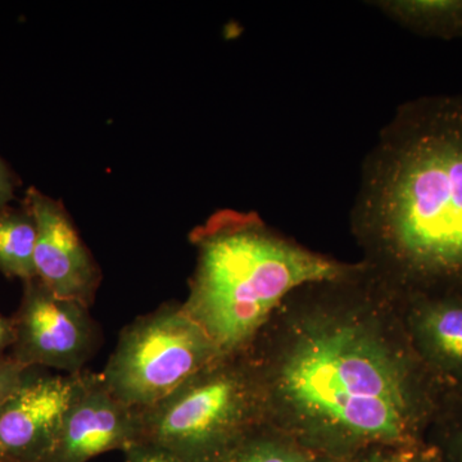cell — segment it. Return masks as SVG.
Segmentation results:
<instances>
[{
    "label": "cell",
    "instance_id": "cell-19",
    "mask_svg": "<svg viewBox=\"0 0 462 462\" xmlns=\"http://www.w3.org/2000/svg\"><path fill=\"white\" fill-rule=\"evenodd\" d=\"M16 340L14 319L0 314V358L5 357L7 349H12Z\"/></svg>",
    "mask_w": 462,
    "mask_h": 462
},
{
    "label": "cell",
    "instance_id": "cell-5",
    "mask_svg": "<svg viewBox=\"0 0 462 462\" xmlns=\"http://www.w3.org/2000/svg\"><path fill=\"white\" fill-rule=\"evenodd\" d=\"M220 356L182 306L171 303L125 328L100 376L121 402L143 412Z\"/></svg>",
    "mask_w": 462,
    "mask_h": 462
},
{
    "label": "cell",
    "instance_id": "cell-1",
    "mask_svg": "<svg viewBox=\"0 0 462 462\" xmlns=\"http://www.w3.org/2000/svg\"><path fill=\"white\" fill-rule=\"evenodd\" d=\"M243 351L264 424L316 456L424 442L445 403L407 334L402 297L365 263L297 289Z\"/></svg>",
    "mask_w": 462,
    "mask_h": 462
},
{
    "label": "cell",
    "instance_id": "cell-12",
    "mask_svg": "<svg viewBox=\"0 0 462 462\" xmlns=\"http://www.w3.org/2000/svg\"><path fill=\"white\" fill-rule=\"evenodd\" d=\"M35 220L27 207L0 208V273L23 282L35 279Z\"/></svg>",
    "mask_w": 462,
    "mask_h": 462
},
{
    "label": "cell",
    "instance_id": "cell-15",
    "mask_svg": "<svg viewBox=\"0 0 462 462\" xmlns=\"http://www.w3.org/2000/svg\"><path fill=\"white\" fill-rule=\"evenodd\" d=\"M343 462H443L430 439L403 445H378L365 448Z\"/></svg>",
    "mask_w": 462,
    "mask_h": 462
},
{
    "label": "cell",
    "instance_id": "cell-17",
    "mask_svg": "<svg viewBox=\"0 0 462 462\" xmlns=\"http://www.w3.org/2000/svg\"><path fill=\"white\" fill-rule=\"evenodd\" d=\"M125 462H185L162 447L148 442H136L124 451Z\"/></svg>",
    "mask_w": 462,
    "mask_h": 462
},
{
    "label": "cell",
    "instance_id": "cell-13",
    "mask_svg": "<svg viewBox=\"0 0 462 462\" xmlns=\"http://www.w3.org/2000/svg\"><path fill=\"white\" fill-rule=\"evenodd\" d=\"M315 456L285 434L263 424L214 462H309Z\"/></svg>",
    "mask_w": 462,
    "mask_h": 462
},
{
    "label": "cell",
    "instance_id": "cell-10",
    "mask_svg": "<svg viewBox=\"0 0 462 462\" xmlns=\"http://www.w3.org/2000/svg\"><path fill=\"white\" fill-rule=\"evenodd\" d=\"M404 327L445 401L462 397V294H401Z\"/></svg>",
    "mask_w": 462,
    "mask_h": 462
},
{
    "label": "cell",
    "instance_id": "cell-8",
    "mask_svg": "<svg viewBox=\"0 0 462 462\" xmlns=\"http://www.w3.org/2000/svg\"><path fill=\"white\" fill-rule=\"evenodd\" d=\"M23 205L36 225V278L54 296L90 309L99 287L100 272L66 209L33 188L27 190Z\"/></svg>",
    "mask_w": 462,
    "mask_h": 462
},
{
    "label": "cell",
    "instance_id": "cell-14",
    "mask_svg": "<svg viewBox=\"0 0 462 462\" xmlns=\"http://www.w3.org/2000/svg\"><path fill=\"white\" fill-rule=\"evenodd\" d=\"M428 439L443 462H462V397L445 401Z\"/></svg>",
    "mask_w": 462,
    "mask_h": 462
},
{
    "label": "cell",
    "instance_id": "cell-4",
    "mask_svg": "<svg viewBox=\"0 0 462 462\" xmlns=\"http://www.w3.org/2000/svg\"><path fill=\"white\" fill-rule=\"evenodd\" d=\"M139 418V442L162 447L185 462H214L264 424L260 389L245 351L216 358Z\"/></svg>",
    "mask_w": 462,
    "mask_h": 462
},
{
    "label": "cell",
    "instance_id": "cell-20",
    "mask_svg": "<svg viewBox=\"0 0 462 462\" xmlns=\"http://www.w3.org/2000/svg\"><path fill=\"white\" fill-rule=\"evenodd\" d=\"M309 462H343L338 460H334V458L329 457H324V456H315L312 460H310Z\"/></svg>",
    "mask_w": 462,
    "mask_h": 462
},
{
    "label": "cell",
    "instance_id": "cell-2",
    "mask_svg": "<svg viewBox=\"0 0 462 462\" xmlns=\"http://www.w3.org/2000/svg\"><path fill=\"white\" fill-rule=\"evenodd\" d=\"M364 263L401 294H462V96L409 100L365 160Z\"/></svg>",
    "mask_w": 462,
    "mask_h": 462
},
{
    "label": "cell",
    "instance_id": "cell-11",
    "mask_svg": "<svg viewBox=\"0 0 462 462\" xmlns=\"http://www.w3.org/2000/svg\"><path fill=\"white\" fill-rule=\"evenodd\" d=\"M372 5L416 35L462 39V0H382Z\"/></svg>",
    "mask_w": 462,
    "mask_h": 462
},
{
    "label": "cell",
    "instance_id": "cell-6",
    "mask_svg": "<svg viewBox=\"0 0 462 462\" xmlns=\"http://www.w3.org/2000/svg\"><path fill=\"white\" fill-rule=\"evenodd\" d=\"M12 319L16 340L8 356L26 369L83 373L98 345L89 309L54 296L38 278L23 282V300Z\"/></svg>",
    "mask_w": 462,
    "mask_h": 462
},
{
    "label": "cell",
    "instance_id": "cell-9",
    "mask_svg": "<svg viewBox=\"0 0 462 462\" xmlns=\"http://www.w3.org/2000/svg\"><path fill=\"white\" fill-rule=\"evenodd\" d=\"M141 439L139 412L114 396L100 374L84 372L51 462H88Z\"/></svg>",
    "mask_w": 462,
    "mask_h": 462
},
{
    "label": "cell",
    "instance_id": "cell-18",
    "mask_svg": "<svg viewBox=\"0 0 462 462\" xmlns=\"http://www.w3.org/2000/svg\"><path fill=\"white\" fill-rule=\"evenodd\" d=\"M17 181L7 163L0 158V208L9 206L14 199Z\"/></svg>",
    "mask_w": 462,
    "mask_h": 462
},
{
    "label": "cell",
    "instance_id": "cell-16",
    "mask_svg": "<svg viewBox=\"0 0 462 462\" xmlns=\"http://www.w3.org/2000/svg\"><path fill=\"white\" fill-rule=\"evenodd\" d=\"M29 372L9 356L0 358V406L23 385Z\"/></svg>",
    "mask_w": 462,
    "mask_h": 462
},
{
    "label": "cell",
    "instance_id": "cell-7",
    "mask_svg": "<svg viewBox=\"0 0 462 462\" xmlns=\"http://www.w3.org/2000/svg\"><path fill=\"white\" fill-rule=\"evenodd\" d=\"M83 373L51 375L30 369L0 406V462H51Z\"/></svg>",
    "mask_w": 462,
    "mask_h": 462
},
{
    "label": "cell",
    "instance_id": "cell-3",
    "mask_svg": "<svg viewBox=\"0 0 462 462\" xmlns=\"http://www.w3.org/2000/svg\"><path fill=\"white\" fill-rule=\"evenodd\" d=\"M197 264L182 309L223 355L236 354L297 289L363 269L312 251L256 212L221 209L190 234Z\"/></svg>",
    "mask_w": 462,
    "mask_h": 462
}]
</instances>
